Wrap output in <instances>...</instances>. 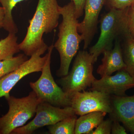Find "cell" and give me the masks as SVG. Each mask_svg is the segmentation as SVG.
<instances>
[{"instance_id":"2e32d148","label":"cell","mask_w":134,"mask_h":134,"mask_svg":"<svg viewBox=\"0 0 134 134\" xmlns=\"http://www.w3.org/2000/svg\"><path fill=\"white\" fill-rule=\"evenodd\" d=\"M24 1L26 0H0L4 12L3 28L8 33L16 34L18 31L17 26L12 16V11L17 4Z\"/></svg>"},{"instance_id":"8992f818","label":"cell","mask_w":134,"mask_h":134,"mask_svg":"<svg viewBox=\"0 0 134 134\" xmlns=\"http://www.w3.org/2000/svg\"><path fill=\"white\" fill-rule=\"evenodd\" d=\"M54 47H48V56L41 75L37 81L30 83L32 91L42 102L48 103L54 106L64 108L70 106V99L54 81L51 72V56Z\"/></svg>"},{"instance_id":"ac0fdd59","label":"cell","mask_w":134,"mask_h":134,"mask_svg":"<svg viewBox=\"0 0 134 134\" xmlns=\"http://www.w3.org/2000/svg\"><path fill=\"white\" fill-rule=\"evenodd\" d=\"M76 115L62 120L48 127V132L51 134H75Z\"/></svg>"},{"instance_id":"5bb4252c","label":"cell","mask_w":134,"mask_h":134,"mask_svg":"<svg viewBox=\"0 0 134 134\" xmlns=\"http://www.w3.org/2000/svg\"><path fill=\"white\" fill-rule=\"evenodd\" d=\"M107 114L95 111L80 116L76 120L75 134H90L103 121Z\"/></svg>"},{"instance_id":"9c48e42d","label":"cell","mask_w":134,"mask_h":134,"mask_svg":"<svg viewBox=\"0 0 134 134\" xmlns=\"http://www.w3.org/2000/svg\"><path fill=\"white\" fill-rule=\"evenodd\" d=\"M70 107L75 115L81 116L89 113L111 111V96L97 91L77 92L70 97Z\"/></svg>"},{"instance_id":"ba28073f","label":"cell","mask_w":134,"mask_h":134,"mask_svg":"<svg viewBox=\"0 0 134 134\" xmlns=\"http://www.w3.org/2000/svg\"><path fill=\"white\" fill-rule=\"evenodd\" d=\"M46 44L35 52L29 59L26 60L16 69L0 79V98L10 96V92L18 82L27 75L34 72H41L48 56L41 55L48 50Z\"/></svg>"},{"instance_id":"cb8c5ba5","label":"cell","mask_w":134,"mask_h":134,"mask_svg":"<svg viewBox=\"0 0 134 134\" xmlns=\"http://www.w3.org/2000/svg\"><path fill=\"white\" fill-rule=\"evenodd\" d=\"M111 134H127L126 130L117 121L113 120L112 125Z\"/></svg>"},{"instance_id":"277c9868","label":"cell","mask_w":134,"mask_h":134,"mask_svg":"<svg viewBox=\"0 0 134 134\" xmlns=\"http://www.w3.org/2000/svg\"><path fill=\"white\" fill-rule=\"evenodd\" d=\"M6 99L9 110L0 118V134H11L15 129L24 126L35 115L38 105L42 102L33 91L24 97L10 96Z\"/></svg>"},{"instance_id":"603a6c76","label":"cell","mask_w":134,"mask_h":134,"mask_svg":"<svg viewBox=\"0 0 134 134\" xmlns=\"http://www.w3.org/2000/svg\"><path fill=\"white\" fill-rule=\"evenodd\" d=\"M86 0H71L74 5L75 14L77 19L83 15Z\"/></svg>"},{"instance_id":"44dd1931","label":"cell","mask_w":134,"mask_h":134,"mask_svg":"<svg viewBox=\"0 0 134 134\" xmlns=\"http://www.w3.org/2000/svg\"><path fill=\"white\" fill-rule=\"evenodd\" d=\"M134 3V0H107L106 5L110 9H123L129 7Z\"/></svg>"},{"instance_id":"7c38bea8","label":"cell","mask_w":134,"mask_h":134,"mask_svg":"<svg viewBox=\"0 0 134 134\" xmlns=\"http://www.w3.org/2000/svg\"><path fill=\"white\" fill-rule=\"evenodd\" d=\"M111 96V111L109 117L113 120L122 122L132 134H134V95Z\"/></svg>"},{"instance_id":"5b68a950","label":"cell","mask_w":134,"mask_h":134,"mask_svg":"<svg viewBox=\"0 0 134 134\" xmlns=\"http://www.w3.org/2000/svg\"><path fill=\"white\" fill-rule=\"evenodd\" d=\"M94 63L92 55L86 50L77 53L71 70L58 81L70 98L75 92L91 87L96 79L93 74Z\"/></svg>"},{"instance_id":"4fadbf2b","label":"cell","mask_w":134,"mask_h":134,"mask_svg":"<svg viewBox=\"0 0 134 134\" xmlns=\"http://www.w3.org/2000/svg\"><path fill=\"white\" fill-rule=\"evenodd\" d=\"M102 64L98 68L97 73L100 77L111 75L113 73L126 68L120 42L118 38L115 40L113 48L103 53Z\"/></svg>"},{"instance_id":"52a82bcc","label":"cell","mask_w":134,"mask_h":134,"mask_svg":"<svg viewBox=\"0 0 134 134\" xmlns=\"http://www.w3.org/2000/svg\"><path fill=\"white\" fill-rule=\"evenodd\" d=\"M75 115L74 111L71 107L60 108L48 103L41 102L37 107L35 118L27 125L13 130L11 134H32L38 129L54 125Z\"/></svg>"},{"instance_id":"6da1fadb","label":"cell","mask_w":134,"mask_h":134,"mask_svg":"<svg viewBox=\"0 0 134 134\" xmlns=\"http://www.w3.org/2000/svg\"><path fill=\"white\" fill-rule=\"evenodd\" d=\"M58 0H38L36 12L29 22L26 36L19 44L20 51L31 56L46 44L44 34L52 32L58 26L60 15Z\"/></svg>"},{"instance_id":"3957f363","label":"cell","mask_w":134,"mask_h":134,"mask_svg":"<svg viewBox=\"0 0 134 134\" xmlns=\"http://www.w3.org/2000/svg\"><path fill=\"white\" fill-rule=\"evenodd\" d=\"M128 8L111 9L102 16L100 20V36L97 43L89 50L94 63L103 52L113 48L114 40L120 36L124 37L129 34L127 23Z\"/></svg>"},{"instance_id":"ffe728a7","label":"cell","mask_w":134,"mask_h":134,"mask_svg":"<svg viewBox=\"0 0 134 134\" xmlns=\"http://www.w3.org/2000/svg\"><path fill=\"white\" fill-rule=\"evenodd\" d=\"M113 122V120L110 118L103 120L95 130H92L90 134H111Z\"/></svg>"},{"instance_id":"8fae6325","label":"cell","mask_w":134,"mask_h":134,"mask_svg":"<svg viewBox=\"0 0 134 134\" xmlns=\"http://www.w3.org/2000/svg\"><path fill=\"white\" fill-rule=\"evenodd\" d=\"M96 79L92 84L91 91H97L115 96H126V92L134 88V80L125 70L118 71L113 76L106 75Z\"/></svg>"},{"instance_id":"7402d4cb","label":"cell","mask_w":134,"mask_h":134,"mask_svg":"<svg viewBox=\"0 0 134 134\" xmlns=\"http://www.w3.org/2000/svg\"><path fill=\"white\" fill-rule=\"evenodd\" d=\"M127 23L129 34L134 38V3L128 8Z\"/></svg>"},{"instance_id":"d6986e66","label":"cell","mask_w":134,"mask_h":134,"mask_svg":"<svg viewBox=\"0 0 134 134\" xmlns=\"http://www.w3.org/2000/svg\"><path fill=\"white\" fill-rule=\"evenodd\" d=\"M28 59L27 55L20 54L10 59L0 61V79L16 69Z\"/></svg>"},{"instance_id":"30bf717a","label":"cell","mask_w":134,"mask_h":134,"mask_svg":"<svg viewBox=\"0 0 134 134\" xmlns=\"http://www.w3.org/2000/svg\"><path fill=\"white\" fill-rule=\"evenodd\" d=\"M107 0H86L84 11V17L79 23L77 31L83 41V49L90 45L96 33L99 14Z\"/></svg>"},{"instance_id":"d4e9b609","label":"cell","mask_w":134,"mask_h":134,"mask_svg":"<svg viewBox=\"0 0 134 134\" xmlns=\"http://www.w3.org/2000/svg\"><path fill=\"white\" fill-rule=\"evenodd\" d=\"M4 17V12L3 8L0 7V28H3Z\"/></svg>"},{"instance_id":"9a60e30c","label":"cell","mask_w":134,"mask_h":134,"mask_svg":"<svg viewBox=\"0 0 134 134\" xmlns=\"http://www.w3.org/2000/svg\"><path fill=\"white\" fill-rule=\"evenodd\" d=\"M18 38L15 34L9 33L4 39L0 40V61L14 57L20 51Z\"/></svg>"},{"instance_id":"7a4b0ae2","label":"cell","mask_w":134,"mask_h":134,"mask_svg":"<svg viewBox=\"0 0 134 134\" xmlns=\"http://www.w3.org/2000/svg\"><path fill=\"white\" fill-rule=\"evenodd\" d=\"M59 10L62 19L59 26L58 38L54 47L59 53L60 60L56 75L63 77L68 74L70 63L78 52L82 40L77 31L79 22L76 16L73 2L71 1L63 7L60 6Z\"/></svg>"},{"instance_id":"e0dca14e","label":"cell","mask_w":134,"mask_h":134,"mask_svg":"<svg viewBox=\"0 0 134 134\" xmlns=\"http://www.w3.org/2000/svg\"><path fill=\"white\" fill-rule=\"evenodd\" d=\"M123 37L125 41L121 46L123 60L126 65L125 70L134 80V38L129 34Z\"/></svg>"}]
</instances>
